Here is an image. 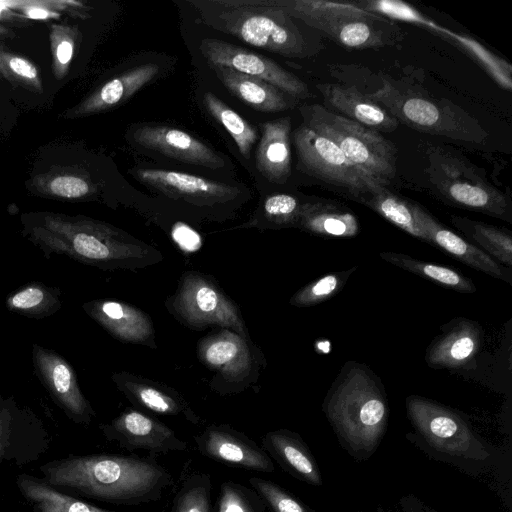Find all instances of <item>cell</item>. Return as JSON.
Returning <instances> with one entry per match:
<instances>
[{
  "mask_svg": "<svg viewBox=\"0 0 512 512\" xmlns=\"http://www.w3.org/2000/svg\"><path fill=\"white\" fill-rule=\"evenodd\" d=\"M356 267L328 273L297 291L290 300L296 307H309L336 295L346 284Z\"/></svg>",
  "mask_w": 512,
  "mask_h": 512,
  "instance_id": "cell-37",
  "label": "cell"
},
{
  "mask_svg": "<svg viewBox=\"0 0 512 512\" xmlns=\"http://www.w3.org/2000/svg\"><path fill=\"white\" fill-rule=\"evenodd\" d=\"M197 450L224 465L272 473L273 461L262 446L232 427L210 425L194 437Z\"/></svg>",
  "mask_w": 512,
  "mask_h": 512,
  "instance_id": "cell-15",
  "label": "cell"
},
{
  "mask_svg": "<svg viewBox=\"0 0 512 512\" xmlns=\"http://www.w3.org/2000/svg\"><path fill=\"white\" fill-rule=\"evenodd\" d=\"M427 174L433 190L448 203L512 222L506 196L488 183L466 159L441 148L428 155Z\"/></svg>",
  "mask_w": 512,
  "mask_h": 512,
  "instance_id": "cell-7",
  "label": "cell"
},
{
  "mask_svg": "<svg viewBox=\"0 0 512 512\" xmlns=\"http://www.w3.org/2000/svg\"><path fill=\"white\" fill-rule=\"evenodd\" d=\"M0 72L6 77V78H11L9 73L7 72L6 68H5V65L0 57Z\"/></svg>",
  "mask_w": 512,
  "mask_h": 512,
  "instance_id": "cell-48",
  "label": "cell"
},
{
  "mask_svg": "<svg viewBox=\"0 0 512 512\" xmlns=\"http://www.w3.org/2000/svg\"><path fill=\"white\" fill-rule=\"evenodd\" d=\"M104 436L129 452L144 451L149 456L187 450V443L159 420L128 409L110 423L101 425Z\"/></svg>",
  "mask_w": 512,
  "mask_h": 512,
  "instance_id": "cell-13",
  "label": "cell"
},
{
  "mask_svg": "<svg viewBox=\"0 0 512 512\" xmlns=\"http://www.w3.org/2000/svg\"><path fill=\"white\" fill-rule=\"evenodd\" d=\"M293 138L299 169L346 190L356 201L381 185L357 168L334 142L303 123Z\"/></svg>",
  "mask_w": 512,
  "mask_h": 512,
  "instance_id": "cell-9",
  "label": "cell"
},
{
  "mask_svg": "<svg viewBox=\"0 0 512 512\" xmlns=\"http://www.w3.org/2000/svg\"><path fill=\"white\" fill-rule=\"evenodd\" d=\"M45 482L115 505L159 501L173 476L155 456L94 454L69 457L41 467Z\"/></svg>",
  "mask_w": 512,
  "mask_h": 512,
  "instance_id": "cell-1",
  "label": "cell"
},
{
  "mask_svg": "<svg viewBox=\"0 0 512 512\" xmlns=\"http://www.w3.org/2000/svg\"><path fill=\"white\" fill-rule=\"evenodd\" d=\"M302 203L288 194H273L264 201V214L279 226L296 225Z\"/></svg>",
  "mask_w": 512,
  "mask_h": 512,
  "instance_id": "cell-42",
  "label": "cell"
},
{
  "mask_svg": "<svg viewBox=\"0 0 512 512\" xmlns=\"http://www.w3.org/2000/svg\"><path fill=\"white\" fill-rule=\"evenodd\" d=\"M325 103L337 114L375 131L391 132L399 121L354 86L333 83L316 85Z\"/></svg>",
  "mask_w": 512,
  "mask_h": 512,
  "instance_id": "cell-20",
  "label": "cell"
},
{
  "mask_svg": "<svg viewBox=\"0 0 512 512\" xmlns=\"http://www.w3.org/2000/svg\"><path fill=\"white\" fill-rule=\"evenodd\" d=\"M114 381L133 403L146 410L170 416L183 415L191 423H199L188 403L172 390L126 374L115 375Z\"/></svg>",
  "mask_w": 512,
  "mask_h": 512,
  "instance_id": "cell-26",
  "label": "cell"
},
{
  "mask_svg": "<svg viewBox=\"0 0 512 512\" xmlns=\"http://www.w3.org/2000/svg\"><path fill=\"white\" fill-rule=\"evenodd\" d=\"M379 256L401 269L457 292L474 293L477 290L469 278L450 267L428 263L396 252H380Z\"/></svg>",
  "mask_w": 512,
  "mask_h": 512,
  "instance_id": "cell-33",
  "label": "cell"
},
{
  "mask_svg": "<svg viewBox=\"0 0 512 512\" xmlns=\"http://www.w3.org/2000/svg\"><path fill=\"white\" fill-rule=\"evenodd\" d=\"M457 40L458 43L465 46L470 53L477 57L482 65L496 78V80L507 90L511 89V72L505 71L507 65L502 60L494 57L486 51L481 45L477 44L471 39L459 36L457 34L451 35Z\"/></svg>",
  "mask_w": 512,
  "mask_h": 512,
  "instance_id": "cell-43",
  "label": "cell"
},
{
  "mask_svg": "<svg viewBox=\"0 0 512 512\" xmlns=\"http://www.w3.org/2000/svg\"><path fill=\"white\" fill-rule=\"evenodd\" d=\"M483 336L478 322L463 317L454 318L442 327V333L428 346L425 360L435 369L464 368L480 352Z\"/></svg>",
  "mask_w": 512,
  "mask_h": 512,
  "instance_id": "cell-18",
  "label": "cell"
},
{
  "mask_svg": "<svg viewBox=\"0 0 512 512\" xmlns=\"http://www.w3.org/2000/svg\"><path fill=\"white\" fill-rule=\"evenodd\" d=\"M174 309L190 325H219L246 336L237 307L213 283L199 274L189 273L173 300Z\"/></svg>",
  "mask_w": 512,
  "mask_h": 512,
  "instance_id": "cell-11",
  "label": "cell"
},
{
  "mask_svg": "<svg viewBox=\"0 0 512 512\" xmlns=\"http://www.w3.org/2000/svg\"><path fill=\"white\" fill-rule=\"evenodd\" d=\"M135 177L163 194L196 205L225 203L239 194V189L197 175L163 169H137Z\"/></svg>",
  "mask_w": 512,
  "mask_h": 512,
  "instance_id": "cell-16",
  "label": "cell"
},
{
  "mask_svg": "<svg viewBox=\"0 0 512 512\" xmlns=\"http://www.w3.org/2000/svg\"><path fill=\"white\" fill-rule=\"evenodd\" d=\"M25 1H0V16L9 9H20Z\"/></svg>",
  "mask_w": 512,
  "mask_h": 512,
  "instance_id": "cell-47",
  "label": "cell"
},
{
  "mask_svg": "<svg viewBox=\"0 0 512 512\" xmlns=\"http://www.w3.org/2000/svg\"><path fill=\"white\" fill-rule=\"evenodd\" d=\"M35 374L54 402L77 423L88 424L95 412L83 395L70 363L52 349L33 344Z\"/></svg>",
  "mask_w": 512,
  "mask_h": 512,
  "instance_id": "cell-14",
  "label": "cell"
},
{
  "mask_svg": "<svg viewBox=\"0 0 512 512\" xmlns=\"http://www.w3.org/2000/svg\"><path fill=\"white\" fill-rule=\"evenodd\" d=\"M23 235L45 256L64 255L99 268L140 260L148 248L121 230L83 216L36 213L23 218Z\"/></svg>",
  "mask_w": 512,
  "mask_h": 512,
  "instance_id": "cell-2",
  "label": "cell"
},
{
  "mask_svg": "<svg viewBox=\"0 0 512 512\" xmlns=\"http://www.w3.org/2000/svg\"><path fill=\"white\" fill-rule=\"evenodd\" d=\"M411 207L418 227L428 238V244L441 248L475 270L512 284L510 268L503 266L474 244L446 228L420 205L411 202Z\"/></svg>",
  "mask_w": 512,
  "mask_h": 512,
  "instance_id": "cell-17",
  "label": "cell"
},
{
  "mask_svg": "<svg viewBox=\"0 0 512 512\" xmlns=\"http://www.w3.org/2000/svg\"><path fill=\"white\" fill-rule=\"evenodd\" d=\"M303 124L334 142L363 173L381 185L396 174V148L378 131L345 118L320 104L299 108Z\"/></svg>",
  "mask_w": 512,
  "mask_h": 512,
  "instance_id": "cell-6",
  "label": "cell"
},
{
  "mask_svg": "<svg viewBox=\"0 0 512 512\" xmlns=\"http://www.w3.org/2000/svg\"><path fill=\"white\" fill-rule=\"evenodd\" d=\"M35 185L41 193L61 199H81L95 191L86 176L70 171L42 175Z\"/></svg>",
  "mask_w": 512,
  "mask_h": 512,
  "instance_id": "cell-36",
  "label": "cell"
},
{
  "mask_svg": "<svg viewBox=\"0 0 512 512\" xmlns=\"http://www.w3.org/2000/svg\"><path fill=\"white\" fill-rule=\"evenodd\" d=\"M203 102L210 115L213 116L233 138L241 155L249 159L251 148L257 140L255 128L215 94L206 92Z\"/></svg>",
  "mask_w": 512,
  "mask_h": 512,
  "instance_id": "cell-34",
  "label": "cell"
},
{
  "mask_svg": "<svg viewBox=\"0 0 512 512\" xmlns=\"http://www.w3.org/2000/svg\"><path fill=\"white\" fill-rule=\"evenodd\" d=\"M61 291L41 282H30L6 298L8 310L19 315L41 319L55 314L62 305Z\"/></svg>",
  "mask_w": 512,
  "mask_h": 512,
  "instance_id": "cell-31",
  "label": "cell"
},
{
  "mask_svg": "<svg viewBox=\"0 0 512 512\" xmlns=\"http://www.w3.org/2000/svg\"><path fill=\"white\" fill-rule=\"evenodd\" d=\"M326 413L350 447L368 452L384 432L388 407L376 376L366 366L351 362L333 383Z\"/></svg>",
  "mask_w": 512,
  "mask_h": 512,
  "instance_id": "cell-4",
  "label": "cell"
},
{
  "mask_svg": "<svg viewBox=\"0 0 512 512\" xmlns=\"http://www.w3.org/2000/svg\"><path fill=\"white\" fill-rule=\"evenodd\" d=\"M296 226L323 237L351 238L359 232L353 212L337 203L321 200L302 203Z\"/></svg>",
  "mask_w": 512,
  "mask_h": 512,
  "instance_id": "cell-27",
  "label": "cell"
},
{
  "mask_svg": "<svg viewBox=\"0 0 512 512\" xmlns=\"http://www.w3.org/2000/svg\"><path fill=\"white\" fill-rule=\"evenodd\" d=\"M451 223L476 247L507 268H512V236L490 224L452 215Z\"/></svg>",
  "mask_w": 512,
  "mask_h": 512,
  "instance_id": "cell-30",
  "label": "cell"
},
{
  "mask_svg": "<svg viewBox=\"0 0 512 512\" xmlns=\"http://www.w3.org/2000/svg\"><path fill=\"white\" fill-rule=\"evenodd\" d=\"M366 95L414 129L472 142L487 136L479 123L458 106L401 91L387 80H383L381 88Z\"/></svg>",
  "mask_w": 512,
  "mask_h": 512,
  "instance_id": "cell-8",
  "label": "cell"
},
{
  "mask_svg": "<svg viewBox=\"0 0 512 512\" xmlns=\"http://www.w3.org/2000/svg\"><path fill=\"white\" fill-rule=\"evenodd\" d=\"M61 3L53 1H25L19 10L25 17L30 19L44 20L56 18L59 16V13L55 11V7Z\"/></svg>",
  "mask_w": 512,
  "mask_h": 512,
  "instance_id": "cell-45",
  "label": "cell"
},
{
  "mask_svg": "<svg viewBox=\"0 0 512 512\" xmlns=\"http://www.w3.org/2000/svg\"><path fill=\"white\" fill-rule=\"evenodd\" d=\"M359 202L411 236L428 243L427 236L416 223L411 202L393 194L386 186H377L369 194L362 197Z\"/></svg>",
  "mask_w": 512,
  "mask_h": 512,
  "instance_id": "cell-32",
  "label": "cell"
},
{
  "mask_svg": "<svg viewBox=\"0 0 512 512\" xmlns=\"http://www.w3.org/2000/svg\"><path fill=\"white\" fill-rule=\"evenodd\" d=\"M199 50L209 64L225 66L259 78L293 97H309L305 82L263 55L214 38L202 39Z\"/></svg>",
  "mask_w": 512,
  "mask_h": 512,
  "instance_id": "cell-12",
  "label": "cell"
},
{
  "mask_svg": "<svg viewBox=\"0 0 512 512\" xmlns=\"http://www.w3.org/2000/svg\"><path fill=\"white\" fill-rule=\"evenodd\" d=\"M263 449L280 465L314 485L321 484L318 468L297 435L287 430L268 432L262 439Z\"/></svg>",
  "mask_w": 512,
  "mask_h": 512,
  "instance_id": "cell-28",
  "label": "cell"
},
{
  "mask_svg": "<svg viewBox=\"0 0 512 512\" xmlns=\"http://www.w3.org/2000/svg\"><path fill=\"white\" fill-rule=\"evenodd\" d=\"M203 361L219 370L229 380H241L252 367V358L244 338L222 331L206 338L200 347Z\"/></svg>",
  "mask_w": 512,
  "mask_h": 512,
  "instance_id": "cell-25",
  "label": "cell"
},
{
  "mask_svg": "<svg viewBox=\"0 0 512 512\" xmlns=\"http://www.w3.org/2000/svg\"><path fill=\"white\" fill-rule=\"evenodd\" d=\"M248 482L273 512H308L302 504L276 483L259 477H251Z\"/></svg>",
  "mask_w": 512,
  "mask_h": 512,
  "instance_id": "cell-41",
  "label": "cell"
},
{
  "mask_svg": "<svg viewBox=\"0 0 512 512\" xmlns=\"http://www.w3.org/2000/svg\"><path fill=\"white\" fill-rule=\"evenodd\" d=\"M267 504L253 488L233 481L221 485L218 512H265Z\"/></svg>",
  "mask_w": 512,
  "mask_h": 512,
  "instance_id": "cell-38",
  "label": "cell"
},
{
  "mask_svg": "<svg viewBox=\"0 0 512 512\" xmlns=\"http://www.w3.org/2000/svg\"><path fill=\"white\" fill-rule=\"evenodd\" d=\"M77 30L70 26L53 25L50 42L53 60V72L57 79L66 76L73 58Z\"/></svg>",
  "mask_w": 512,
  "mask_h": 512,
  "instance_id": "cell-40",
  "label": "cell"
},
{
  "mask_svg": "<svg viewBox=\"0 0 512 512\" xmlns=\"http://www.w3.org/2000/svg\"><path fill=\"white\" fill-rule=\"evenodd\" d=\"M219 81L248 106L263 112H279L292 105L285 93L270 83L231 68L209 64Z\"/></svg>",
  "mask_w": 512,
  "mask_h": 512,
  "instance_id": "cell-24",
  "label": "cell"
},
{
  "mask_svg": "<svg viewBox=\"0 0 512 512\" xmlns=\"http://www.w3.org/2000/svg\"><path fill=\"white\" fill-rule=\"evenodd\" d=\"M290 117L262 124V136L256 151V167L270 182L284 184L291 174Z\"/></svg>",
  "mask_w": 512,
  "mask_h": 512,
  "instance_id": "cell-22",
  "label": "cell"
},
{
  "mask_svg": "<svg viewBox=\"0 0 512 512\" xmlns=\"http://www.w3.org/2000/svg\"><path fill=\"white\" fill-rule=\"evenodd\" d=\"M201 21L243 42L290 58L318 54L324 45L307 36L276 0H189Z\"/></svg>",
  "mask_w": 512,
  "mask_h": 512,
  "instance_id": "cell-3",
  "label": "cell"
},
{
  "mask_svg": "<svg viewBox=\"0 0 512 512\" xmlns=\"http://www.w3.org/2000/svg\"><path fill=\"white\" fill-rule=\"evenodd\" d=\"M83 309L121 341L148 345L153 340L150 318L134 306L115 300H93L84 303Z\"/></svg>",
  "mask_w": 512,
  "mask_h": 512,
  "instance_id": "cell-21",
  "label": "cell"
},
{
  "mask_svg": "<svg viewBox=\"0 0 512 512\" xmlns=\"http://www.w3.org/2000/svg\"><path fill=\"white\" fill-rule=\"evenodd\" d=\"M292 18L350 49L392 46L403 39L393 20L367 11L354 2L276 0Z\"/></svg>",
  "mask_w": 512,
  "mask_h": 512,
  "instance_id": "cell-5",
  "label": "cell"
},
{
  "mask_svg": "<svg viewBox=\"0 0 512 512\" xmlns=\"http://www.w3.org/2000/svg\"><path fill=\"white\" fill-rule=\"evenodd\" d=\"M212 480L209 473L187 474L174 497L171 512H211Z\"/></svg>",
  "mask_w": 512,
  "mask_h": 512,
  "instance_id": "cell-35",
  "label": "cell"
},
{
  "mask_svg": "<svg viewBox=\"0 0 512 512\" xmlns=\"http://www.w3.org/2000/svg\"><path fill=\"white\" fill-rule=\"evenodd\" d=\"M406 407L414 427L436 450L452 456L483 458L472 430L455 412L414 395L406 399Z\"/></svg>",
  "mask_w": 512,
  "mask_h": 512,
  "instance_id": "cell-10",
  "label": "cell"
},
{
  "mask_svg": "<svg viewBox=\"0 0 512 512\" xmlns=\"http://www.w3.org/2000/svg\"><path fill=\"white\" fill-rule=\"evenodd\" d=\"M158 73L159 66L156 64H144L131 68L94 91L72 110L71 115H90L115 107L151 82Z\"/></svg>",
  "mask_w": 512,
  "mask_h": 512,
  "instance_id": "cell-23",
  "label": "cell"
},
{
  "mask_svg": "<svg viewBox=\"0 0 512 512\" xmlns=\"http://www.w3.org/2000/svg\"><path fill=\"white\" fill-rule=\"evenodd\" d=\"M0 57L11 78L14 76L36 89L42 87L38 70L33 63L23 57L6 52H0Z\"/></svg>",
  "mask_w": 512,
  "mask_h": 512,
  "instance_id": "cell-44",
  "label": "cell"
},
{
  "mask_svg": "<svg viewBox=\"0 0 512 512\" xmlns=\"http://www.w3.org/2000/svg\"><path fill=\"white\" fill-rule=\"evenodd\" d=\"M357 6L373 12L377 13L381 16H384L388 19L392 20H401L409 23H413L416 25H421L426 28H430L440 32V34L444 35L446 30L442 27L437 26L432 21L427 19L425 16L420 14L416 9L411 7L410 5L395 0H363V1H353Z\"/></svg>",
  "mask_w": 512,
  "mask_h": 512,
  "instance_id": "cell-39",
  "label": "cell"
},
{
  "mask_svg": "<svg viewBox=\"0 0 512 512\" xmlns=\"http://www.w3.org/2000/svg\"><path fill=\"white\" fill-rule=\"evenodd\" d=\"M17 485L36 512H119L80 501L29 475L18 476Z\"/></svg>",
  "mask_w": 512,
  "mask_h": 512,
  "instance_id": "cell-29",
  "label": "cell"
},
{
  "mask_svg": "<svg viewBox=\"0 0 512 512\" xmlns=\"http://www.w3.org/2000/svg\"><path fill=\"white\" fill-rule=\"evenodd\" d=\"M134 140L147 149L159 152L178 161L210 169L225 165L214 150L191 134L169 126L146 125L133 133Z\"/></svg>",
  "mask_w": 512,
  "mask_h": 512,
  "instance_id": "cell-19",
  "label": "cell"
},
{
  "mask_svg": "<svg viewBox=\"0 0 512 512\" xmlns=\"http://www.w3.org/2000/svg\"><path fill=\"white\" fill-rule=\"evenodd\" d=\"M172 237L179 247L186 252H194L201 246V238L190 227L178 223L172 230Z\"/></svg>",
  "mask_w": 512,
  "mask_h": 512,
  "instance_id": "cell-46",
  "label": "cell"
}]
</instances>
